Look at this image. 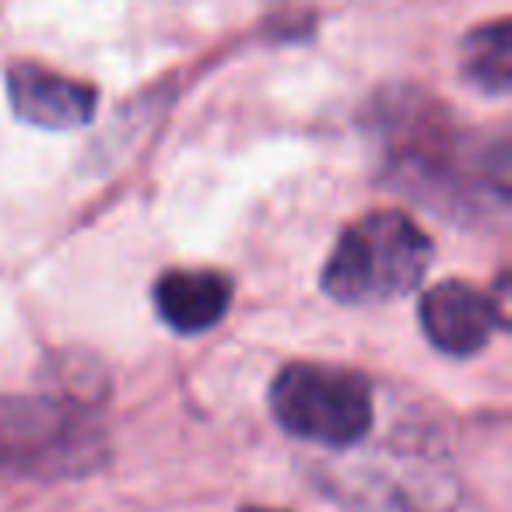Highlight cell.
<instances>
[{"instance_id":"cell-2","label":"cell","mask_w":512,"mask_h":512,"mask_svg":"<svg viewBox=\"0 0 512 512\" xmlns=\"http://www.w3.org/2000/svg\"><path fill=\"white\" fill-rule=\"evenodd\" d=\"M271 411L295 439L348 449L372 428V386L355 369L295 362L274 379Z\"/></svg>"},{"instance_id":"cell-6","label":"cell","mask_w":512,"mask_h":512,"mask_svg":"<svg viewBox=\"0 0 512 512\" xmlns=\"http://www.w3.org/2000/svg\"><path fill=\"white\" fill-rule=\"evenodd\" d=\"M67 411L53 400H0V463L36 460L67 442Z\"/></svg>"},{"instance_id":"cell-7","label":"cell","mask_w":512,"mask_h":512,"mask_svg":"<svg viewBox=\"0 0 512 512\" xmlns=\"http://www.w3.org/2000/svg\"><path fill=\"white\" fill-rule=\"evenodd\" d=\"M509 22H495L474 29V36L463 46V74L474 81L481 92L505 95L512 81V50H509Z\"/></svg>"},{"instance_id":"cell-4","label":"cell","mask_w":512,"mask_h":512,"mask_svg":"<svg viewBox=\"0 0 512 512\" xmlns=\"http://www.w3.org/2000/svg\"><path fill=\"white\" fill-rule=\"evenodd\" d=\"M8 95L18 120L43 130H74L85 127L95 113L92 85H81L57 71H46L39 64H18L8 71Z\"/></svg>"},{"instance_id":"cell-1","label":"cell","mask_w":512,"mask_h":512,"mask_svg":"<svg viewBox=\"0 0 512 512\" xmlns=\"http://www.w3.org/2000/svg\"><path fill=\"white\" fill-rule=\"evenodd\" d=\"M432 264V239L400 211L365 214L344 228L323 267V288L344 306H379L407 295Z\"/></svg>"},{"instance_id":"cell-5","label":"cell","mask_w":512,"mask_h":512,"mask_svg":"<svg viewBox=\"0 0 512 512\" xmlns=\"http://www.w3.org/2000/svg\"><path fill=\"white\" fill-rule=\"evenodd\" d=\"M232 302V281L218 271H165L155 281V309L179 334L218 327Z\"/></svg>"},{"instance_id":"cell-8","label":"cell","mask_w":512,"mask_h":512,"mask_svg":"<svg viewBox=\"0 0 512 512\" xmlns=\"http://www.w3.org/2000/svg\"><path fill=\"white\" fill-rule=\"evenodd\" d=\"M242 512H278V509H256V505H249V509H242Z\"/></svg>"},{"instance_id":"cell-3","label":"cell","mask_w":512,"mask_h":512,"mask_svg":"<svg viewBox=\"0 0 512 512\" xmlns=\"http://www.w3.org/2000/svg\"><path fill=\"white\" fill-rule=\"evenodd\" d=\"M502 327V309L467 281H442L421 299V330L446 355H474Z\"/></svg>"}]
</instances>
